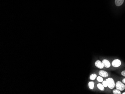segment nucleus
<instances>
[{
  "mask_svg": "<svg viewBox=\"0 0 125 94\" xmlns=\"http://www.w3.org/2000/svg\"><path fill=\"white\" fill-rule=\"evenodd\" d=\"M112 70H116L121 69L125 67V63L120 59L115 58L111 60Z\"/></svg>",
  "mask_w": 125,
  "mask_h": 94,
  "instance_id": "f257e3e1",
  "label": "nucleus"
},
{
  "mask_svg": "<svg viewBox=\"0 0 125 94\" xmlns=\"http://www.w3.org/2000/svg\"><path fill=\"white\" fill-rule=\"evenodd\" d=\"M114 79L115 82V88L121 92L125 91V84L120 80L119 77H115Z\"/></svg>",
  "mask_w": 125,
  "mask_h": 94,
  "instance_id": "f03ea898",
  "label": "nucleus"
},
{
  "mask_svg": "<svg viewBox=\"0 0 125 94\" xmlns=\"http://www.w3.org/2000/svg\"><path fill=\"white\" fill-rule=\"evenodd\" d=\"M105 80H106L107 82V85H108V88L109 90L112 91V90L115 88V80H114V78L110 76V77L106 78Z\"/></svg>",
  "mask_w": 125,
  "mask_h": 94,
  "instance_id": "7ed1b4c3",
  "label": "nucleus"
},
{
  "mask_svg": "<svg viewBox=\"0 0 125 94\" xmlns=\"http://www.w3.org/2000/svg\"><path fill=\"white\" fill-rule=\"evenodd\" d=\"M102 61L104 64V68L105 69H108V70H112L111 60H109L108 59H104L102 60Z\"/></svg>",
  "mask_w": 125,
  "mask_h": 94,
  "instance_id": "20e7f679",
  "label": "nucleus"
},
{
  "mask_svg": "<svg viewBox=\"0 0 125 94\" xmlns=\"http://www.w3.org/2000/svg\"><path fill=\"white\" fill-rule=\"evenodd\" d=\"M98 75L104 78H106L111 76V73L105 70H100L98 72Z\"/></svg>",
  "mask_w": 125,
  "mask_h": 94,
  "instance_id": "39448f33",
  "label": "nucleus"
},
{
  "mask_svg": "<svg viewBox=\"0 0 125 94\" xmlns=\"http://www.w3.org/2000/svg\"><path fill=\"white\" fill-rule=\"evenodd\" d=\"M94 65L95 67L99 69H105L103 62L99 60H97L95 61L94 62Z\"/></svg>",
  "mask_w": 125,
  "mask_h": 94,
  "instance_id": "423d86ee",
  "label": "nucleus"
},
{
  "mask_svg": "<svg viewBox=\"0 0 125 94\" xmlns=\"http://www.w3.org/2000/svg\"><path fill=\"white\" fill-rule=\"evenodd\" d=\"M88 87L91 90H94L95 88V83L93 81H90L88 83Z\"/></svg>",
  "mask_w": 125,
  "mask_h": 94,
  "instance_id": "0eeeda50",
  "label": "nucleus"
},
{
  "mask_svg": "<svg viewBox=\"0 0 125 94\" xmlns=\"http://www.w3.org/2000/svg\"><path fill=\"white\" fill-rule=\"evenodd\" d=\"M96 86H97V87L98 89L100 91H102V92H104V91H105V88H106L104 87L103 85L101 83H97L96 85Z\"/></svg>",
  "mask_w": 125,
  "mask_h": 94,
  "instance_id": "6e6552de",
  "label": "nucleus"
},
{
  "mask_svg": "<svg viewBox=\"0 0 125 94\" xmlns=\"http://www.w3.org/2000/svg\"><path fill=\"white\" fill-rule=\"evenodd\" d=\"M124 1V0H115V4L117 7H120L123 4Z\"/></svg>",
  "mask_w": 125,
  "mask_h": 94,
  "instance_id": "1a4fd4ad",
  "label": "nucleus"
},
{
  "mask_svg": "<svg viewBox=\"0 0 125 94\" xmlns=\"http://www.w3.org/2000/svg\"><path fill=\"white\" fill-rule=\"evenodd\" d=\"M97 74L95 73H93L90 75L89 77V79L91 81H94L96 80L97 77Z\"/></svg>",
  "mask_w": 125,
  "mask_h": 94,
  "instance_id": "9d476101",
  "label": "nucleus"
},
{
  "mask_svg": "<svg viewBox=\"0 0 125 94\" xmlns=\"http://www.w3.org/2000/svg\"><path fill=\"white\" fill-rule=\"evenodd\" d=\"M122 92L120 90H119L117 88H114L111 91V93L113 94H122Z\"/></svg>",
  "mask_w": 125,
  "mask_h": 94,
  "instance_id": "9b49d317",
  "label": "nucleus"
},
{
  "mask_svg": "<svg viewBox=\"0 0 125 94\" xmlns=\"http://www.w3.org/2000/svg\"><path fill=\"white\" fill-rule=\"evenodd\" d=\"M118 73L121 76L125 77V69H122H122L119 71Z\"/></svg>",
  "mask_w": 125,
  "mask_h": 94,
  "instance_id": "f8f14e48",
  "label": "nucleus"
},
{
  "mask_svg": "<svg viewBox=\"0 0 125 94\" xmlns=\"http://www.w3.org/2000/svg\"><path fill=\"white\" fill-rule=\"evenodd\" d=\"M96 80H97L98 82H99V83H102V82H103L104 81V78L100 76H97V78H96Z\"/></svg>",
  "mask_w": 125,
  "mask_h": 94,
  "instance_id": "ddd939ff",
  "label": "nucleus"
},
{
  "mask_svg": "<svg viewBox=\"0 0 125 94\" xmlns=\"http://www.w3.org/2000/svg\"><path fill=\"white\" fill-rule=\"evenodd\" d=\"M102 84L104 85V87L106 88H108V85H107V82L106 80H104V81L102 82Z\"/></svg>",
  "mask_w": 125,
  "mask_h": 94,
  "instance_id": "4468645a",
  "label": "nucleus"
},
{
  "mask_svg": "<svg viewBox=\"0 0 125 94\" xmlns=\"http://www.w3.org/2000/svg\"><path fill=\"white\" fill-rule=\"evenodd\" d=\"M119 78L123 83L125 84V77H123V76H121V77H119Z\"/></svg>",
  "mask_w": 125,
  "mask_h": 94,
  "instance_id": "2eb2a0df",
  "label": "nucleus"
},
{
  "mask_svg": "<svg viewBox=\"0 0 125 94\" xmlns=\"http://www.w3.org/2000/svg\"><path fill=\"white\" fill-rule=\"evenodd\" d=\"M122 94H125V91L122 92Z\"/></svg>",
  "mask_w": 125,
  "mask_h": 94,
  "instance_id": "dca6fc26",
  "label": "nucleus"
}]
</instances>
